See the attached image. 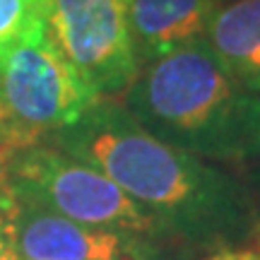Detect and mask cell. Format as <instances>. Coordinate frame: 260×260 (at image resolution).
I'll return each instance as SVG.
<instances>
[{"label":"cell","instance_id":"277c9868","mask_svg":"<svg viewBox=\"0 0 260 260\" xmlns=\"http://www.w3.org/2000/svg\"><path fill=\"white\" fill-rule=\"evenodd\" d=\"M5 183L73 222L118 234L142 251L164 229L118 183L99 169L65 154L53 145H29L5 161Z\"/></svg>","mask_w":260,"mask_h":260},{"label":"cell","instance_id":"9c48e42d","mask_svg":"<svg viewBox=\"0 0 260 260\" xmlns=\"http://www.w3.org/2000/svg\"><path fill=\"white\" fill-rule=\"evenodd\" d=\"M44 12L46 0H0V51L15 44Z\"/></svg>","mask_w":260,"mask_h":260},{"label":"cell","instance_id":"8fae6325","mask_svg":"<svg viewBox=\"0 0 260 260\" xmlns=\"http://www.w3.org/2000/svg\"><path fill=\"white\" fill-rule=\"evenodd\" d=\"M5 186V157L0 154V188Z\"/></svg>","mask_w":260,"mask_h":260},{"label":"cell","instance_id":"30bf717a","mask_svg":"<svg viewBox=\"0 0 260 260\" xmlns=\"http://www.w3.org/2000/svg\"><path fill=\"white\" fill-rule=\"evenodd\" d=\"M0 260H22L12 232V193L8 183L0 188Z\"/></svg>","mask_w":260,"mask_h":260},{"label":"cell","instance_id":"ba28073f","mask_svg":"<svg viewBox=\"0 0 260 260\" xmlns=\"http://www.w3.org/2000/svg\"><path fill=\"white\" fill-rule=\"evenodd\" d=\"M205 39L239 82L260 92V0L224 3Z\"/></svg>","mask_w":260,"mask_h":260},{"label":"cell","instance_id":"52a82bcc","mask_svg":"<svg viewBox=\"0 0 260 260\" xmlns=\"http://www.w3.org/2000/svg\"><path fill=\"white\" fill-rule=\"evenodd\" d=\"M222 0H130V34L140 68L207 37Z\"/></svg>","mask_w":260,"mask_h":260},{"label":"cell","instance_id":"5b68a950","mask_svg":"<svg viewBox=\"0 0 260 260\" xmlns=\"http://www.w3.org/2000/svg\"><path fill=\"white\" fill-rule=\"evenodd\" d=\"M46 27L60 53L99 96L121 94L140 70L130 0H46Z\"/></svg>","mask_w":260,"mask_h":260},{"label":"cell","instance_id":"7c38bea8","mask_svg":"<svg viewBox=\"0 0 260 260\" xmlns=\"http://www.w3.org/2000/svg\"><path fill=\"white\" fill-rule=\"evenodd\" d=\"M212 260H239V255H217Z\"/></svg>","mask_w":260,"mask_h":260},{"label":"cell","instance_id":"8992f818","mask_svg":"<svg viewBox=\"0 0 260 260\" xmlns=\"http://www.w3.org/2000/svg\"><path fill=\"white\" fill-rule=\"evenodd\" d=\"M12 232L22 260H125L145 255L140 246L118 234L73 222L15 193Z\"/></svg>","mask_w":260,"mask_h":260},{"label":"cell","instance_id":"3957f363","mask_svg":"<svg viewBox=\"0 0 260 260\" xmlns=\"http://www.w3.org/2000/svg\"><path fill=\"white\" fill-rule=\"evenodd\" d=\"M99 94L60 53L46 12L0 51V154H10L77 121Z\"/></svg>","mask_w":260,"mask_h":260},{"label":"cell","instance_id":"7a4b0ae2","mask_svg":"<svg viewBox=\"0 0 260 260\" xmlns=\"http://www.w3.org/2000/svg\"><path fill=\"white\" fill-rule=\"evenodd\" d=\"M123 106L157 140L203 161L260 157V92L226 70L207 39L142 65Z\"/></svg>","mask_w":260,"mask_h":260},{"label":"cell","instance_id":"4fadbf2b","mask_svg":"<svg viewBox=\"0 0 260 260\" xmlns=\"http://www.w3.org/2000/svg\"><path fill=\"white\" fill-rule=\"evenodd\" d=\"M241 260H260V255H241Z\"/></svg>","mask_w":260,"mask_h":260},{"label":"cell","instance_id":"6da1fadb","mask_svg":"<svg viewBox=\"0 0 260 260\" xmlns=\"http://www.w3.org/2000/svg\"><path fill=\"white\" fill-rule=\"evenodd\" d=\"M51 140L118 183L164 234L217 248L241 239L248 226L246 193L229 174L157 140L123 104L96 99Z\"/></svg>","mask_w":260,"mask_h":260}]
</instances>
